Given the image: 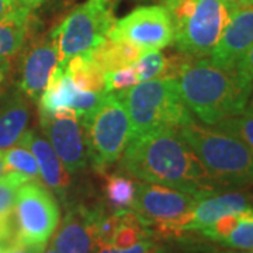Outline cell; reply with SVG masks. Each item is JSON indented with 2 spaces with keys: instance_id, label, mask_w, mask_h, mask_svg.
I'll return each instance as SVG.
<instances>
[{
  "instance_id": "obj_17",
  "label": "cell",
  "mask_w": 253,
  "mask_h": 253,
  "mask_svg": "<svg viewBox=\"0 0 253 253\" xmlns=\"http://www.w3.org/2000/svg\"><path fill=\"white\" fill-rule=\"evenodd\" d=\"M144 51L124 38L106 36L99 45L89 49L84 55L96 63L104 73L114 72L121 68L132 66Z\"/></svg>"
},
{
  "instance_id": "obj_10",
  "label": "cell",
  "mask_w": 253,
  "mask_h": 253,
  "mask_svg": "<svg viewBox=\"0 0 253 253\" xmlns=\"http://www.w3.org/2000/svg\"><path fill=\"white\" fill-rule=\"evenodd\" d=\"M107 36L124 38L146 52L173 44L174 33L169 13L162 4H155L136 7L126 17L116 20Z\"/></svg>"
},
{
  "instance_id": "obj_16",
  "label": "cell",
  "mask_w": 253,
  "mask_h": 253,
  "mask_svg": "<svg viewBox=\"0 0 253 253\" xmlns=\"http://www.w3.org/2000/svg\"><path fill=\"white\" fill-rule=\"evenodd\" d=\"M249 201L242 193H226L219 196H206L197 201L184 231H203L226 214L248 210Z\"/></svg>"
},
{
  "instance_id": "obj_1",
  "label": "cell",
  "mask_w": 253,
  "mask_h": 253,
  "mask_svg": "<svg viewBox=\"0 0 253 253\" xmlns=\"http://www.w3.org/2000/svg\"><path fill=\"white\" fill-rule=\"evenodd\" d=\"M120 166L141 180L206 197L215 189L214 180L177 128H163L129 139Z\"/></svg>"
},
{
  "instance_id": "obj_2",
  "label": "cell",
  "mask_w": 253,
  "mask_h": 253,
  "mask_svg": "<svg viewBox=\"0 0 253 253\" xmlns=\"http://www.w3.org/2000/svg\"><path fill=\"white\" fill-rule=\"evenodd\" d=\"M176 82L187 109L206 126L242 113L253 93V79L238 68H219L210 59L189 55Z\"/></svg>"
},
{
  "instance_id": "obj_5",
  "label": "cell",
  "mask_w": 253,
  "mask_h": 253,
  "mask_svg": "<svg viewBox=\"0 0 253 253\" xmlns=\"http://www.w3.org/2000/svg\"><path fill=\"white\" fill-rule=\"evenodd\" d=\"M172 21L173 44L181 54H211L235 9L228 0H162Z\"/></svg>"
},
{
  "instance_id": "obj_15",
  "label": "cell",
  "mask_w": 253,
  "mask_h": 253,
  "mask_svg": "<svg viewBox=\"0 0 253 253\" xmlns=\"http://www.w3.org/2000/svg\"><path fill=\"white\" fill-rule=\"evenodd\" d=\"M18 141L27 145L30 151L36 156L40 176L44 180L45 186L63 196L65 190L71 181L69 173L66 172L65 166L58 158V155L55 154L51 144L42 136L36 135L33 131H24V134Z\"/></svg>"
},
{
  "instance_id": "obj_28",
  "label": "cell",
  "mask_w": 253,
  "mask_h": 253,
  "mask_svg": "<svg viewBox=\"0 0 253 253\" xmlns=\"http://www.w3.org/2000/svg\"><path fill=\"white\" fill-rule=\"evenodd\" d=\"M236 68L239 71L246 73L248 76H251L253 79V45L248 49V52L241 58V61L238 62Z\"/></svg>"
},
{
  "instance_id": "obj_6",
  "label": "cell",
  "mask_w": 253,
  "mask_h": 253,
  "mask_svg": "<svg viewBox=\"0 0 253 253\" xmlns=\"http://www.w3.org/2000/svg\"><path fill=\"white\" fill-rule=\"evenodd\" d=\"M79 121L86 132L84 142L94 168L104 169L120 159L129 142L131 124L117 94L107 93L99 106Z\"/></svg>"
},
{
  "instance_id": "obj_19",
  "label": "cell",
  "mask_w": 253,
  "mask_h": 253,
  "mask_svg": "<svg viewBox=\"0 0 253 253\" xmlns=\"http://www.w3.org/2000/svg\"><path fill=\"white\" fill-rule=\"evenodd\" d=\"M30 30V9L20 7L0 18V63L9 61L21 51Z\"/></svg>"
},
{
  "instance_id": "obj_29",
  "label": "cell",
  "mask_w": 253,
  "mask_h": 253,
  "mask_svg": "<svg viewBox=\"0 0 253 253\" xmlns=\"http://www.w3.org/2000/svg\"><path fill=\"white\" fill-rule=\"evenodd\" d=\"M20 7H23V4L18 0H0V18L6 17L11 13H14Z\"/></svg>"
},
{
  "instance_id": "obj_32",
  "label": "cell",
  "mask_w": 253,
  "mask_h": 253,
  "mask_svg": "<svg viewBox=\"0 0 253 253\" xmlns=\"http://www.w3.org/2000/svg\"><path fill=\"white\" fill-rule=\"evenodd\" d=\"M9 63H0V84L4 82V79H6V75L9 72Z\"/></svg>"
},
{
  "instance_id": "obj_27",
  "label": "cell",
  "mask_w": 253,
  "mask_h": 253,
  "mask_svg": "<svg viewBox=\"0 0 253 253\" xmlns=\"http://www.w3.org/2000/svg\"><path fill=\"white\" fill-rule=\"evenodd\" d=\"M45 245H24L14 244L0 249V253H42Z\"/></svg>"
},
{
  "instance_id": "obj_36",
  "label": "cell",
  "mask_w": 253,
  "mask_h": 253,
  "mask_svg": "<svg viewBox=\"0 0 253 253\" xmlns=\"http://www.w3.org/2000/svg\"><path fill=\"white\" fill-rule=\"evenodd\" d=\"M249 107L253 110V93H252V96H251V106H249Z\"/></svg>"
},
{
  "instance_id": "obj_14",
  "label": "cell",
  "mask_w": 253,
  "mask_h": 253,
  "mask_svg": "<svg viewBox=\"0 0 253 253\" xmlns=\"http://www.w3.org/2000/svg\"><path fill=\"white\" fill-rule=\"evenodd\" d=\"M59 63L56 48L49 41H41L28 49L21 62L20 89L31 100H38L48 84L51 73Z\"/></svg>"
},
{
  "instance_id": "obj_12",
  "label": "cell",
  "mask_w": 253,
  "mask_h": 253,
  "mask_svg": "<svg viewBox=\"0 0 253 253\" xmlns=\"http://www.w3.org/2000/svg\"><path fill=\"white\" fill-rule=\"evenodd\" d=\"M253 45V3L235 6L231 18L211 51V62L219 68H236Z\"/></svg>"
},
{
  "instance_id": "obj_21",
  "label": "cell",
  "mask_w": 253,
  "mask_h": 253,
  "mask_svg": "<svg viewBox=\"0 0 253 253\" xmlns=\"http://www.w3.org/2000/svg\"><path fill=\"white\" fill-rule=\"evenodd\" d=\"M135 181L123 173H113L106 177L104 193L116 211L131 210L136 194Z\"/></svg>"
},
{
  "instance_id": "obj_22",
  "label": "cell",
  "mask_w": 253,
  "mask_h": 253,
  "mask_svg": "<svg viewBox=\"0 0 253 253\" xmlns=\"http://www.w3.org/2000/svg\"><path fill=\"white\" fill-rule=\"evenodd\" d=\"M1 154L4 162V172L20 173L31 180H37L40 177V169L36 156L26 144L18 141L17 144L7 148Z\"/></svg>"
},
{
  "instance_id": "obj_31",
  "label": "cell",
  "mask_w": 253,
  "mask_h": 253,
  "mask_svg": "<svg viewBox=\"0 0 253 253\" xmlns=\"http://www.w3.org/2000/svg\"><path fill=\"white\" fill-rule=\"evenodd\" d=\"M18 1L30 10L37 9V7H40L44 3V0H18Z\"/></svg>"
},
{
  "instance_id": "obj_30",
  "label": "cell",
  "mask_w": 253,
  "mask_h": 253,
  "mask_svg": "<svg viewBox=\"0 0 253 253\" xmlns=\"http://www.w3.org/2000/svg\"><path fill=\"white\" fill-rule=\"evenodd\" d=\"M154 249V245L151 244L149 241H144V242H138L134 246L128 248V249H123V251H118L117 253H151V251Z\"/></svg>"
},
{
  "instance_id": "obj_7",
  "label": "cell",
  "mask_w": 253,
  "mask_h": 253,
  "mask_svg": "<svg viewBox=\"0 0 253 253\" xmlns=\"http://www.w3.org/2000/svg\"><path fill=\"white\" fill-rule=\"evenodd\" d=\"M113 0H87L71 11L51 33V41L56 48L59 65L99 45L114 26Z\"/></svg>"
},
{
  "instance_id": "obj_8",
  "label": "cell",
  "mask_w": 253,
  "mask_h": 253,
  "mask_svg": "<svg viewBox=\"0 0 253 253\" xmlns=\"http://www.w3.org/2000/svg\"><path fill=\"white\" fill-rule=\"evenodd\" d=\"M197 201L190 193L145 181L136 184L131 211L142 224L158 225L161 231H184Z\"/></svg>"
},
{
  "instance_id": "obj_18",
  "label": "cell",
  "mask_w": 253,
  "mask_h": 253,
  "mask_svg": "<svg viewBox=\"0 0 253 253\" xmlns=\"http://www.w3.org/2000/svg\"><path fill=\"white\" fill-rule=\"evenodd\" d=\"M28 116L21 93L14 91L0 99V152L17 144L26 131Z\"/></svg>"
},
{
  "instance_id": "obj_38",
  "label": "cell",
  "mask_w": 253,
  "mask_h": 253,
  "mask_svg": "<svg viewBox=\"0 0 253 253\" xmlns=\"http://www.w3.org/2000/svg\"><path fill=\"white\" fill-rule=\"evenodd\" d=\"M155 1H162V0H155Z\"/></svg>"
},
{
  "instance_id": "obj_39",
  "label": "cell",
  "mask_w": 253,
  "mask_h": 253,
  "mask_svg": "<svg viewBox=\"0 0 253 253\" xmlns=\"http://www.w3.org/2000/svg\"><path fill=\"white\" fill-rule=\"evenodd\" d=\"M252 253H253V251H252Z\"/></svg>"
},
{
  "instance_id": "obj_25",
  "label": "cell",
  "mask_w": 253,
  "mask_h": 253,
  "mask_svg": "<svg viewBox=\"0 0 253 253\" xmlns=\"http://www.w3.org/2000/svg\"><path fill=\"white\" fill-rule=\"evenodd\" d=\"M139 82L162 78L166 68V56L159 51H146L134 65Z\"/></svg>"
},
{
  "instance_id": "obj_26",
  "label": "cell",
  "mask_w": 253,
  "mask_h": 253,
  "mask_svg": "<svg viewBox=\"0 0 253 253\" xmlns=\"http://www.w3.org/2000/svg\"><path fill=\"white\" fill-rule=\"evenodd\" d=\"M139 82L134 66L121 68L114 72L106 73V91H121L132 87Z\"/></svg>"
},
{
  "instance_id": "obj_34",
  "label": "cell",
  "mask_w": 253,
  "mask_h": 253,
  "mask_svg": "<svg viewBox=\"0 0 253 253\" xmlns=\"http://www.w3.org/2000/svg\"><path fill=\"white\" fill-rule=\"evenodd\" d=\"M4 173V162H3V154L0 152V176Z\"/></svg>"
},
{
  "instance_id": "obj_24",
  "label": "cell",
  "mask_w": 253,
  "mask_h": 253,
  "mask_svg": "<svg viewBox=\"0 0 253 253\" xmlns=\"http://www.w3.org/2000/svg\"><path fill=\"white\" fill-rule=\"evenodd\" d=\"M217 126L239 138L253 154V110L251 107H246L242 113L218 123Z\"/></svg>"
},
{
  "instance_id": "obj_33",
  "label": "cell",
  "mask_w": 253,
  "mask_h": 253,
  "mask_svg": "<svg viewBox=\"0 0 253 253\" xmlns=\"http://www.w3.org/2000/svg\"><path fill=\"white\" fill-rule=\"evenodd\" d=\"M231 4L234 6H241V4H248V3H253V0H228Z\"/></svg>"
},
{
  "instance_id": "obj_37",
  "label": "cell",
  "mask_w": 253,
  "mask_h": 253,
  "mask_svg": "<svg viewBox=\"0 0 253 253\" xmlns=\"http://www.w3.org/2000/svg\"><path fill=\"white\" fill-rule=\"evenodd\" d=\"M151 253H158V249H155V248H154V249L151 251Z\"/></svg>"
},
{
  "instance_id": "obj_3",
  "label": "cell",
  "mask_w": 253,
  "mask_h": 253,
  "mask_svg": "<svg viewBox=\"0 0 253 253\" xmlns=\"http://www.w3.org/2000/svg\"><path fill=\"white\" fill-rule=\"evenodd\" d=\"M177 131L217 183L253 184V154L239 138L219 126H201L194 120Z\"/></svg>"
},
{
  "instance_id": "obj_4",
  "label": "cell",
  "mask_w": 253,
  "mask_h": 253,
  "mask_svg": "<svg viewBox=\"0 0 253 253\" xmlns=\"http://www.w3.org/2000/svg\"><path fill=\"white\" fill-rule=\"evenodd\" d=\"M116 94L124 103L129 117V139L156 129L179 128L193 121L179 84L172 78L144 81Z\"/></svg>"
},
{
  "instance_id": "obj_11",
  "label": "cell",
  "mask_w": 253,
  "mask_h": 253,
  "mask_svg": "<svg viewBox=\"0 0 253 253\" xmlns=\"http://www.w3.org/2000/svg\"><path fill=\"white\" fill-rule=\"evenodd\" d=\"M40 123L66 172L78 173L87 166V146L75 110L63 107L52 116H40Z\"/></svg>"
},
{
  "instance_id": "obj_20",
  "label": "cell",
  "mask_w": 253,
  "mask_h": 253,
  "mask_svg": "<svg viewBox=\"0 0 253 253\" xmlns=\"http://www.w3.org/2000/svg\"><path fill=\"white\" fill-rule=\"evenodd\" d=\"M63 68L79 90L106 91V73L84 54L71 58Z\"/></svg>"
},
{
  "instance_id": "obj_35",
  "label": "cell",
  "mask_w": 253,
  "mask_h": 253,
  "mask_svg": "<svg viewBox=\"0 0 253 253\" xmlns=\"http://www.w3.org/2000/svg\"><path fill=\"white\" fill-rule=\"evenodd\" d=\"M42 253H58V252H56V251H55L54 248H52V245H51V246H49V248H48V249H46L45 252H42Z\"/></svg>"
},
{
  "instance_id": "obj_13",
  "label": "cell",
  "mask_w": 253,
  "mask_h": 253,
  "mask_svg": "<svg viewBox=\"0 0 253 253\" xmlns=\"http://www.w3.org/2000/svg\"><path fill=\"white\" fill-rule=\"evenodd\" d=\"M51 245L58 253L97 252L93 210L84 207L71 210Z\"/></svg>"
},
{
  "instance_id": "obj_23",
  "label": "cell",
  "mask_w": 253,
  "mask_h": 253,
  "mask_svg": "<svg viewBox=\"0 0 253 253\" xmlns=\"http://www.w3.org/2000/svg\"><path fill=\"white\" fill-rule=\"evenodd\" d=\"M221 244L234 249L253 251V210L248 208L239 212V219L235 228L228 234Z\"/></svg>"
},
{
  "instance_id": "obj_9",
  "label": "cell",
  "mask_w": 253,
  "mask_h": 253,
  "mask_svg": "<svg viewBox=\"0 0 253 253\" xmlns=\"http://www.w3.org/2000/svg\"><path fill=\"white\" fill-rule=\"evenodd\" d=\"M14 219L18 244L45 245L59 222V207L45 186L28 180L17 190Z\"/></svg>"
}]
</instances>
